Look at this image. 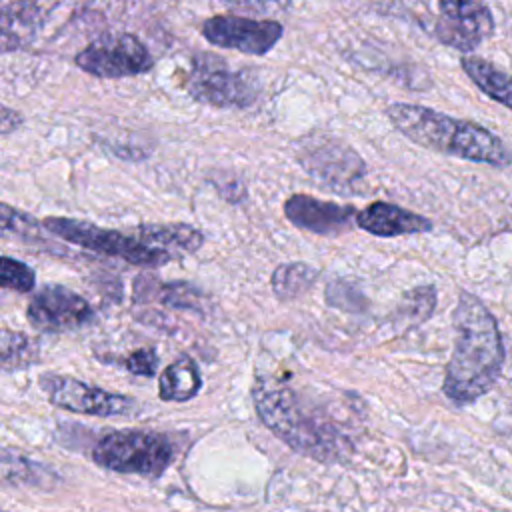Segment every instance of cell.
<instances>
[{
    "instance_id": "cell-1",
    "label": "cell",
    "mask_w": 512,
    "mask_h": 512,
    "mask_svg": "<svg viewBox=\"0 0 512 512\" xmlns=\"http://www.w3.org/2000/svg\"><path fill=\"white\" fill-rule=\"evenodd\" d=\"M452 318L456 342L442 390L452 404L466 406L496 384L504 364V342L494 314L466 290H460Z\"/></svg>"
},
{
    "instance_id": "cell-2",
    "label": "cell",
    "mask_w": 512,
    "mask_h": 512,
    "mask_svg": "<svg viewBox=\"0 0 512 512\" xmlns=\"http://www.w3.org/2000/svg\"><path fill=\"white\" fill-rule=\"evenodd\" d=\"M386 116L398 132L428 150L498 168L512 164V150L476 122L404 102L388 106Z\"/></svg>"
},
{
    "instance_id": "cell-3",
    "label": "cell",
    "mask_w": 512,
    "mask_h": 512,
    "mask_svg": "<svg viewBox=\"0 0 512 512\" xmlns=\"http://www.w3.org/2000/svg\"><path fill=\"white\" fill-rule=\"evenodd\" d=\"M252 398L262 424L292 450L320 462L344 456L348 442L342 432L324 414L306 406L292 388L260 378L252 388Z\"/></svg>"
},
{
    "instance_id": "cell-4",
    "label": "cell",
    "mask_w": 512,
    "mask_h": 512,
    "mask_svg": "<svg viewBox=\"0 0 512 512\" xmlns=\"http://www.w3.org/2000/svg\"><path fill=\"white\" fill-rule=\"evenodd\" d=\"M92 458L106 470L158 478L174 460V444L158 432L116 430L96 442Z\"/></svg>"
},
{
    "instance_id": "cell-5",
    "label": "cell",
    "mask_w": 512,
    "mask_h": 512,
    "mask_svg": "<svg viewBox=\"0 0 512 512\" xmlns=\"http://www.w3.org/2000/svg\"><path fill=\"white\" fill-rule=\"evenodd\" d=\"M42 228H46L50 234H54L70 244H76L80 248H86V250H92L98 254L116 256L130 264H136V266H162L176 258L168 250L152 246V244L144 242L142 238H132L118 230L100 228V226H96L92 222H84V220L52 216V218L42 220Z\"/></svg>"
},
{
    "instance_id": "cell-6",
    "label": "cell",
    "mask_w": 512,
    "mask_h": 512,
    "mask_svg": "<svg viewBox=\"0 0 512 512\" xmlns=\"http://www.w3.org/2000/svg\"><path fill=\"white\" fill-rule=\"evenodd\" d=\"M298 164L324 186L352 190L366 174V164L346 142L328 134H306L296 146Z\"/></svg>"
},
{
    "instance_id": "cell-7",
    "label": "cell",
    "mask_w": 512,
    "mask_h": 512,
    "mask_svg": "<svg viewBox=\"0 0 512 512\" xmlns=\"http://www.w3.org/2000/svg\"><path fill=\"white\" fill-rule=\"evenodd\" d=\"M186 90L198 102L216 108H246L258 98V84L246 72H236L220 58L202 54L194 58Z\"/></svg>"
},
{
    "instance_id": "cell-8",
    "label": "cell",
    "mask_w": 512,
    "mask_h": 512,
    "mask_svg": "<svg viewBox=\"0 0 512 512\" xmlns=\"http://www.w3.org/2000/svg\"><path fill=\"white\" fill-rule=\"evenodd\" d=\"M76 64L98 78H124L148 72L154 60L136 36L112 34L94 40L78 52Z\"/></svg>"
},
{
    "instance_id": "cell-9",
    "label": "cell",
    "mask_w": 512,
    "mask_h": 512,
    "mask_svg": "<svg viewBox=\"0 0 512 512\" xmlns=\"http://www.w3.org/2000/svg\"><path fill=\"white\" fill-rule=\"evenodd\" d=\"M38 386L54 406L78 414L114 416L126 414L134 408V400L130 396L106 392L66 374H40Z\"/></svg>"
},
{
    "instance_id": "cell-10",
    "label": "cell",
    "mask_w": 512,
    "mask_h": 512,
    "mask_svg": "<svg viewBox=\"0 0 512 512\" xmlns=\"http://www.w3.org/2000/svg\"><path fill=\"white\" fill-rule=\"evenodd\" d=\"M440 16L430 32L446 46L470 52L494 32V18L484 0H438Z\"/></svg>"
},
{
    "instance_id": "cell-11",
    "label": "cell",
    "mask_w": 512,
    "mask_h": 512,
    "mask_svg": "<svg viewBox=\"0 0 512 512\" xmlns=\"http://www.w3.org/2000/svg\"><path fill=\"white\" fill-rule=\"evenodd\" d=\"M204 38L220 48L264 56L282 38L284 28L276 20H254L244 16H212L202 24Z\"/></svg>"
},
{
    "instance_id": "cell-12",
    "label": "cell",
    "mask_w": 512,
    "mask_h": 512,
    "mask_svg": "<svg viewBox=\"0 0 512 512\" xmlns=\"http://www.w3.org/2000/svg\"><path fill=\"white\" fill-rule=\"evenodd\" d=\"M26 318L42 332H64L88 324L92 308L78 292L60 284H50L32 296L26 308Z\"/></svg>"
},
{
    "instance_id": "cell-13",
    "label": "cell",
    "mask_w": 512,
    "mask_h": 512,
    "mask_svg": "<svg viewBox=\"0 0 512 512\" xmlns=\"http://www.w3.org/2000/svg\"><path fill=\"white\" fill-rule=\"evenodd\" d=\"M284 216L302 230L328 236L348 230L356 210L354 206L318 200L308 194H292L284 202Z\"/></svg>"
},
{
    "instance_id": "cell-14",
    "label": "cell",
    "mask_w": 512,
    "mask_h": 512,
    "mask_svg": "<svg viewBox=\"0 0 512 512\" xmlns=\"http://www.w3.org/2000/svg\"><path fill=\"white\" fill-rule=\"evenodd\" d=\"M354 218L364 232L380 238H396L432 230V222L428 218L382 200L368 204L366 208L356 212Z\"/></svg>"
},
{
    "instance_id": "cell-15",
    "label": "cell",
    "mask_w": 512,
    "mask_h": 512,
    "mask_svg": "<svg viewBox=\"0 0 512 512\" xmlns=\"http://www.w3.org/2000/svg\"><path fill=\"white\" fill-rule=\"evenodd\" d=\"M138 238L174 256L196 252L204 244L202 232L188 224H144L138 228Z\"/></svg>"
},
{
    "instance_id": "cell-16",
    "label": "cell",
    "mask_w": 512,
    "mask_h": 512,
    "mask_svg": "<svg viewBox=\"0 0 512 512\" xmlns=\"http://www.w3.org/2000/svg\"><path fill=\"white\" fill-rule=\"evenodd\" d=\"M202 388V376L192 358L182 356L160 374L158 396L166 402H186Z\"/></svg>"
},
{
    "instance_id": "cell-17",
    "label": "cell",
    "mask_w": 512,
    "mask_h": 512,
    "mask_svg": "<svg viewBox=\"0 0 512 512\" xmlns=\"http://www.w3.org/2000/svg\"><path fill=\"white\" fill-rule=\"evenodd\" d=\"M460 64L468 78L486 96L512 110V74L496 68L492 62H486L478 56H464Z\"/></svg>"
},
{
    "instance_id": "cell-18",
    "label": "cell",
    "mask_w": 512,
    "mask_h": 512,
    "mask_svg": "<svg viewBox=\"0 0 512 512\" xmlns=\"http://www.w3.org/2000/svg\"><path fill=\"white\" fill-rule=\"evenodd\" d=\"M318 278V270L304 262H286L272 272L274 296L282 302L294 300L304 294Z\"/></svg>"
},
{
    "instance_id": "cell-19",
    "label": "cell",
    "mask_w": 512,
    "mask_h": 512,
    "mask_svg": "<svg viewBox=\"0 0 512 512\" xmlns=\"http://www.w3.org/2000/svg\"><path fill=\"white\" fill-rule=\"evenodd\" d=\"M46 476V470L30 460L16 456H0V484L32 486L44 480Z\"/></svg>"
},
{
    "instance_id": "cell-20",
    "label": "cell",
    "mask_w": 512,
    "mask_h": 512,
    "mask_svg": "<svg viewBox=\"0 0 512 512\" xmlns=\"http://www.w3.org/2000/svg\"><path fill=\"white\" fill-rule=\"evenodd\" d=\"M0 236L20 240L40 238V222L34 220L30 214L0 202Z\"/></svg>"
},
{
    "instance_id": "cell-21",
    "label": "cell",
    "mask_w": 512,
    "mask_h": 512,
    "mask_svg": "<svg viewBox=\"0 0 512 512\" xmlns=\"http://www.w3.org/2000/svg\"><path fill=\"white\" fill-rule=\"evenodd\" d=\"M36 286L34 270L10 256H0V288L16 292H32Z\"/></svg>"
},
{
    "instance_id": "cell-22",
    "label": "cell",
    "mask_w": 512,
    "mask_h": 512,
    "mask_svg": "<svg viewBox=\"0 0 512 512\" xmlns=\"http://www.w3.org/2000/svg\"><path fill=\"white\" fill-rule=\"evenodd\" d=\"M162 300L170 306L176 308H200L202 302V294L184 282H176V284H164L162 286Z\"/></svg>"
},
{
    "instance_id": "cell-23",
    "label": "cell",
    "mask_w": 512,
    "mask_h": 512,
    "mask_svg": "<svg viewBox=\"0 0 512 512\" xmlns=\"http://www.w3.org/2000/svg\"><path fill=\"white\" fill-rule=\"evenodd\" d=\"M126 368L136 376H154L158 368V356L152 348L134 350L126 360Z\"/></svg>"
},
{
    "instance_id": "cell-24",
    "label": "cell",
    "mask_w": 512,
    "mask_h": 512,
    "mask_svg": "<svg viewBox=\"0 0 512 512\" xmlns=\"http://www.w3.org/2000/svg\"><path fill=\"white\" fill-rule=\"evenodd\" d=\"M224 2L256 14H278L290 8V0H224Z\"/></svg>"
},
{
    "instance_id": "cell-25",
    "label": "cell",
    "mask_w": 512,
    "mask_h": 512,
    "mask_svg": "<svg viewBox=\"0 0 512 512\" xmlns=\"http://www.w3.org/2000/svg\"><path fill=\"white\" fill-rule=\"evenodd\" d=\"M20 126H22V116L16 110L0 104V134H10Z\"/></svg>"
}]
</instances>
